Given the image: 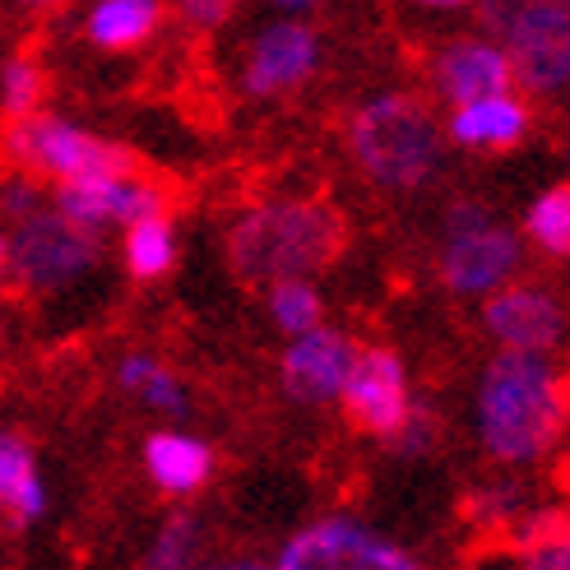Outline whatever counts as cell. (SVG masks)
I'll return each mask as SVG.
<instances>
[{"label": "cell", "mask_w": 570, "mask_h": 570, "mask_svg": "<svg viewBox=\"0 0 570 570\" xmlns=\"http://www.w3.org/2000/svg\"><path fill=\"white\" fill-rule=\"evenodd\" d=\"M348 250V223L325 199H269L227 233V261L246 283L306 278Z\"/></svg>", "instance_id": "cell-1"}, {"label": "cell", "mask_w": 570, "mask_h": 570, "mask_svg": "<svg viewBox=\"0 0 570 570\" xmlns=\"http://www.w3.org/2000/svg\"><path fill=\"white\" fill-rule=\"evenodd\" d=\"M566 390L538 353H501L478 390V432L505 464L538 460L566 426Z\"/></svg>", "instance_id": "cell-2"}, {"label": "cell", "mask_w": 570, "mask_h": 570, "mask_svg": "<svg viewBox=\"0 0 570 570\" xmlns=\"http://www.w3.org/2000/svg\"><path fill=\"white\" fill-rule=\"evenodd\" d=\"M348 145L362 173L385 190H417L441 167L436 121L409 94H385L366 102L348 126Z\"/></svg>", "instance_id": "cell-3"}, {"label": "cell", "mask_w": 570, "mask_h": 570, "mask_svg": "<svg viewBox=\"0 0 570 570\" xmlns=\"http://www.w3.org/2000/svg\"><path fill=\"white\" fill-rule=\"evenodd\" d=\"M478 19L529 94L570 89V0H478Z\"/></svg>", "instance_id": "cell-4"}, {"label": "cell", "mask_w": 570, "mask_h": 570, "mask_svg": "<svg viewBox=\"0 0 570 570\" xmlns=\"http://www.w3.org/2000/svg\"><path fill=\"white\" fill-rule=\"evenodd\" d=\"M0 154L14 167H23V173L51 177L56 186L79 181V177H102V173H130L135 167V158L121 145H107V139L89 135L83 126L66 117H42V111L6 121Z\"/></svg>", "instance_id": "cell-5"}, {"label": "cell", "mask_w": 570, "mask_h": 570, "mask_svg": "<svg viewBox=\"0 0 570 570\" xmlns=\"http://www.w3.org/2000/svg\"><path fill=\"white\" fill-rule=\"evenodd\" d=\"M102 261V242L94 227L70 223L56 205H42L10 227V278L28 293H61L89 278Z\"/></svg>", "instance_id": "cell-6"}, {"label": "cell", "mask_w": 570, "mask_h": 570, "mask_svg": "<svg viewBox=\"0 0 570 570\" xmlns=\"http://www.w3.org/2000/svg\"><path fill=\"white\" fill-rule=\"evenodd\" d=\"M520 269V237L501 218H492L478 199H460L445 214L441 274L450 293H497Z\"/></svg>", "instance_id": "cell-7"}, {"label": "cell", "mask_w": 570, "mask_h": 570, "mask_svg": "<svg viewBox=\"0 0 570 570\" xmlns=\"http://www.w3.org/2000/svg\"><path fill=\"white\" fill-rule=\"evenodd\" d=\"M278 570H422V566L404 548L385 543V538L353 520H321L283 548Z\"/></svg>", "instance_id": "cell-8"}, {"label": "cell", "mask_w": 570, "mask_h": 570, "mask_svg": "<svg viewBox=\"0 0 570 570\" xmlns=\"http://www.w3.org/2000/svg\"><path fill=\"white\" fill-rule=\"evenodd\" d=\"M173 205V195H167L158 181L139 177L135 167L130 173H102V177H79V181H66L56 190V209H61L70 223L79 227H107V223H139V218H158L167 214Z\"/></svg>", "instance_id": "cell-9"}, {"label": "cell", "mask_w": 570, "mask_h": 570, "mask_svg": "<svg viewBox=\"0 0 570 570\" xmlns=\"http://www.w3.org/2000/svg\"><path fill=\"white\" fill-rule=\"evenodd\" d=\"M344 409L348 422L357 432H372L381 441H390L399 432V422L409 417V376H404V362H399L390 348H362L353 353L348 366V381H344Z\"/></svg>", "instance_id": "cell-10"}, {"label": "cell", "mask_w": 570, "mask_h": 570, "mask_svg": "<svg viewBox=\"0 0 570 570\" xmlns=\"http://www.w3.org/2000/svg\"><path fill=\"white\" fill-rule=\"evenodd\" d=\"M482 325L515 353H548L566 330V311L552 293L533 288V283H515V288L492 293V302L482 306Z\"/></svg>", "instance_id": "cell-11"}, {"label": "cell", "mask_w": 570, "mask_h": 570, "mask_svg": "<svg viewBox=\"0 0 570 570\" xmlns=\"http://www.w3.org/2000/svg\"><path fill=\"white\" fill-rule=\"evenodd\" d=\"M316 61H321V42L306 23H274L255 38L242 83L255 98H274V94L297 89V83L316 70Z\"/></svg>", "instance_id": "cell-12"}, {"label": "cell", "mask_w": 570, "mask_h": 570, "mask_svg": "<svg viewBox=\"0 0 570 570\" xmlns=\"http://www.w3.org/2000/svg\"><path fill=\"white\" fill-rule=\"evenodd\" d=\"M353 366V344L334 330H306L297 334V344L283 353V390L302 404H325L344 390Z\"/></svg>", "instance_id": "cell-13"}, {"label": "cell", "mask_w": 570, "mask_h": 570, "mask_svg": "<svg viewBox=\"0 0 570 570\" xmlns=\"http://www.w3.org/2000/svg\"><path fill=\"white\" fill-rule=\"evenodd\" d=\"M510 61L497 42H478V38H460L436 56V94L445 102H473V98H492L510 89Z\"/></svg>", "instance_id": "cell-14"}, {"label": "cell", "mask_w": 570, "mask_h": 570, "mask_svg": "<svg viewBox=\"0 0 570 570\" xmlns=\"http://www.w3.org/2000/svg\"><path fill=\"white\" fill-rule=\"evenodd\" d=\"M529 135V107L510 94L473 98L450 111V139L464 149H515Z\"/></svg>", "instance_id": "cell-15"}, {"label": "cell", "mask_w": 570, "mask_h": 570, "mask_svg": "<svg viewBox=\"0 0 570 570\" xmlns=\"http://www.w3.org/2000/svg\"><path fill=\"white\" fill-rule=\"evenodd\" d=\"M501 548L520 570H570V510H520L501 529Z\"/></svg>", "instance_id": "cell-16"}, {"label": "cell", "mask_w": 570, "mask_h": 570, "mask_svg": "<svg viewBox=\"0 0 570 570\" xmlns=\"http://www.w3.org/2000/svg\"><path fill=\"white\" fill-rule=\"evenodd\" d=\"M145 469L167 497H190L209 482L214 454L205 441H195L186 432H154L145 441Z\"/></svg>", "instance_id": "cell-17"}, {"label": "cell", "mask_w": 570, "mask_h": 570, "mask_svg": "<svg viewBox=\"0 0 570 570\" xmlns=\"http://www.w3.org/2000/svg\"><path fill=\"white\" fill-rule=\"evenodd\" d=\"M0 510L14 524H33L47 515V482L38 473L33 445L6 426H0Z\"/></svg>", "instance_id": "cell-18"}, {"label": "cell", "mask_w": 570, "mask_h": 570, "mask_svg": "<svg viewBox=\"0 0 570 570\" xmlns=\"http://www.w3.org/2000/svg\"><path fill=\"white\" fill-rule=\"evenodd\" d=\"M158 23H163L158 0H94L83 33L102 51H130L139 42H149L158 33Z\"/></svg>", "instance_id": "cell-19"}, {"label": "cell", "mask_w": 570, "mask_h": 570, "mask_svg": "<svg viewBox=\"0 0 570 570\" xmlns=\"http://www.w3.org/2000/svg\"><path fill=\"white\" fill-rule=\"evenodd\" d=\"M117 381H121V390L139 394V399H145L149 409H158V413L186 417V409H190V399H186L181 381H177L173 372H167L163 362H154L149 353H130V357H121Z\"/></svg>", "instance_id": "cell-20"}, {"label": "cell", "mask_w": 570, "mask_h": 570, "mask_svg": "<svg viewBox=\"0 0 570 570\" xmlns=\"http://www.w3.org/2000/svg\"><path fill=\"white\" fill-rule=\"evenodd\" d=\"M173 265H177V233H173V223H167V214L139 218L126 227V269L139 283L163 278Z\"/></svg>", "instance_id": "cell-21"}, {"label": "cell", "mask_w": 570, "mask_h": 570, "mask_svg": "<svg viewBox=\"0 0 570 570\" xmlns=\"http://www.w3.org/2000/svg\"><path fill=\"white\" fill-rule=\"evenodd\" d=\"M195 557H199V520L177 510L154 533V543L145 552V570H195Z\"/></svg>", "instance_id": "cell-22"}, {"label": "cell", "mask_w": 570, "mask_h": 570, "mask_svg": "<svg viewBox=\"0 0 570 570\" xmlns=\"http://www.w3.org/2000/svg\"><path fill=\"white\" fill-rule=\"evenodd\" d=\"M269 316L283 334H306L321 325V293L306 278H278L269 283Z\"/></svg>", "instance_id": "cell-23"}, {"label": "cell", "mask_w": 570, "mask_h": 570, "mask_svg": "<svg viewBox=\"0 0 570 570\" xmlns=\"http://www.w3.org/2000/svg\"><path fill=\"white\" fill-rule=\"evenodd\" d=\"M529 237L557 261H570V186H552L524 218Z\"/></svg>", "instance_id": "cell-24"}, {"label": "cell", "mask_w": 570, "mask_h": 570, "mask_svg": "<svg viewBox=\"0 0 570 570\" xmlns=\"http://www.w3.org/2000/svg\"><path fill=\"white\" fill-rule=\"evenodd\" d=\"M38 102H42V70L28 56H14L0 70V111H6V121H19V117H33Z\"/></svg>", "instance_id": "cell-25"}, {"label": "cell", "mask_w": 570, "mask_h": 570, "mask_svg": "<svg viewBox=\"0 0 570 570\" xmlns=\"http://www.w3.org/2000/svg\"><path fill=\"white\" fill-rule=\"evenodd\" d=\"M524 510V488L520 482H497V488H478L464 501V515L482 529H505Z\"/></svg>", "instance_id": "cell-26"}, {"label": "cell", "mask_w": 570, "mask_h": 570, "mask_svg": "<svg viewBox=\"0 0 570 570\" xmlns=\"http://www.w3.org/2000/svg\"><path fill=\"white\" fill-rule=\"evenodd\" d=\"M432 441H436V413L432 409H409V417L399 422V432L390 436V445H394V454H404V460H417V454H426L432 450Z\"/></svg>", "instance_id": "cell-27"}, {"label": "cell", "mask_w": 570, "mask_h": 570, "mask_svg": "<svg viewBox=\"0 0 570 570\" xmlns=\"http://www.w3.org/2000/svg\"><path fill=\"white\" fill-rule=\"evenodd\" d=\"M33 209H42V190H38L33 177H14V181L0 186V218L19 223V218H28Z\"/></svg>", "instance_id": "cell-28"}, {"label": "cell", "mask_w": 570, "mask_h": 570, "mask_svg": "<svg viewBox=\"0 0 570 570\" xmlns=\"http://www.w3.org/2000/svg\"><path fill=\"white\" fill-rule=\"evenodd\" d=\"M177 10H181L195 28H218L227 14L237 10V0H177Z\"/></svg>", "instance_id": "cell-29"}, {"label": "cell", "mask_w": 570, "mask_h": 570, "mask_svg": "<svg viewBox=\"0 0 570 570\" xmlns=\"http://www.w3.org/2000/svg\"><path fill=\"white\" fill-rule=\"evenodd\" d=\"M10 278V227H6V218H0V283Z\"/></svg>", "instance_id": "cell-30"}, {"label": "cell", "mask_w": 570, "mask_h": 570, "mask_svg": "<svg viewBox=\"0 0 570 570\" xmlns=\"http://www.w3.org/2000/svg\"><path fill=\"white\" fill-rule=\"evenodd\" d=\"M209 570H269V566H261V561H218Z\"/></svg>", "instance_id": "cell-31"}, {"label": "cell", "mask_w": 570, "mask_h": 570, "mask_svg": "<svg viewBox=\"0 0 570 570\" xmlns=\"http://www.w3.org/2000/svg\"><path fill=\"white\" fill-rule=\"evenodd\" d=\"M417 6H432V10H460L469 0H417Z\"/></svg>", "instance_id": "cell-32"}, {"label": "cell", "mask_w": 570, "mask_h": 570, "mask_svg": "<svg viewBox=\"0 0 570 570\" xmlns=\"http://www.w3.org/2000/svg\"><path fill=\"white\" fill-rule=\"evenodd\" d=\"M19 6H28V10H56V6H66V0H19Z\"/></svg>", "instance_id": "cell-33"}, {"label": "cell", "mask_w": 570, "mask_h": 570, "mask_svg": "<svg viewBox=\"0 0 570 570\" xmlns=\"http://www.w3.org/2000/svg\"><path fill=\"white\" fill-rule=\"evenodd\" d=\"M283 10H302V6H311V0H278Z\"/></svg>", "instance_id": "cell-34"}]
</instances>
